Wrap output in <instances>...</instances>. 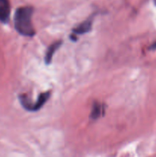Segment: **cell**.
Here are the masks:
<instances>
[{
	"instance_id": "8992f818",
	"label": "cell",
	"mask_w": 156,
	"mask_h": 157,
	"mask_svg": "<svg viewBox=\"0 0 156 157\" xmlns=\"http://www.w3.org/2000/svg\"><path fill=\"white\" fill-rule=\"evenodd\" d=\"M103 107L101 104H98V103H95L93 106V108H92V112H91V117L92 119L95 120L99 118V117L102 116V113H103Z\"/></svg>"
},
{
	"instance_id": "ba28073f",
	"label": "cell",
	"mask_w": 156,
	"mask_h": 157,
	"mask_svg": "<svg viewBox=\"0 0 156 157\" xmlns=\"http://www.w3.org/2000/svg\"><path fill=\"white\" fill-rule=\"evenodd\" d=\"M154 1H155V3H156V0H154Z\"/></svg>"
},
{
	"instance_id": "52a82bcc",
	"label": "cell",
	"mask_w": 156,
	"mask_h": 157,
	"mask_svg": "<svg viewBox=\"0 0 156 157\" xmlns=\"http://www.w3.org/2000/svg\"><path fill=\"white\" fill-rule=\"evenodd\" d=\"M151 49H156V42L154 43V44L151 46Z\"/></svg>"
},
{
	"instance_id": "6da1fadb",
	"label": "cell",
	"mask_w": 156,
	"mask_h": 157,
	"mask_svg": "<svg viewBox=\"0 0 156 157\" xmlns=\"http://www.w3.org/2000/svg\"><path fill=\"white\" fill-rule=\"evenodd\" d=\"M33 12V8L31 6L20 7L15 11L14 16L15 28L21 35L32 37L35 35V30L32 21Z\"/></svg>"
},
{
	"instance_id": "277c9868",
	"label": "cell",
	"mask_w": 156,
	"mask_h": 157,
	"mask_svg": "<svg viewBox=\"0 0 156 157\" xmlns=\"http://www.w3.org/2000/svg\"><path fill=\"white\" fill-rule=\"evenodd\" d=\"M61 43H62V41H56V42L51 44L50 46H49L48 48H47V52H46L45 58H44L46 64H49L50 62H51L54 54L55 52H56V51L59 48L60 46L61 45Z\"/></svg>"
},
{
	"instance_id": "7a4b0ae2",
	"label": "cell",
	"mask_w": 156,
	"mask_h": 157,
	"mask_svg": "<svg viewBox=\"0 0 156 157\" xmlns=\"http://www.w3.org/2000/svg\"><path fill=\"white\" fill-rule=\"evenodd\" d=\"M92 22L93 21H92L91 19H88L83 21L81 24H80L79 25H77L75 29H73V35H83V34L87 33L88 32H90L91 30L92 24H93Z\"/></svg>"
},
{
	"instance_id": "3957f363",
	"label": "cell",
	"mask_w": 156,
	"mask_h": 157,
	"mask_svg": "<svg viewBox=\"0 0 156 157\" xmlns=\"http://www.w3.org/2000/svg\"><path fill=\"white\" fill-rule=\"evenodd\" d=\"M10 8L7 0H0V21L6 23L9 21Z\"/></svg>"
},
{
	"instance_id": "5b68a950",
	"label": "cell",
	"mask_w": 156,
	"mask_h": 157,
	"mask_svg": "<svg viewBox=\"0 0 156 157\" xmlns=\"http://www.w3.org/2000/svg\"><path fill=\"white\" fill-rule=\"evenodd\" d=\"M50 94H51V92L50 91H47V92H44V93L41 94L40 96L38 97L36 103H35V104L33 105V107H32V111H37V110H40V109L44 105V104L47 102V100L50 98Z\"/></svg>"
}]
</instances>
